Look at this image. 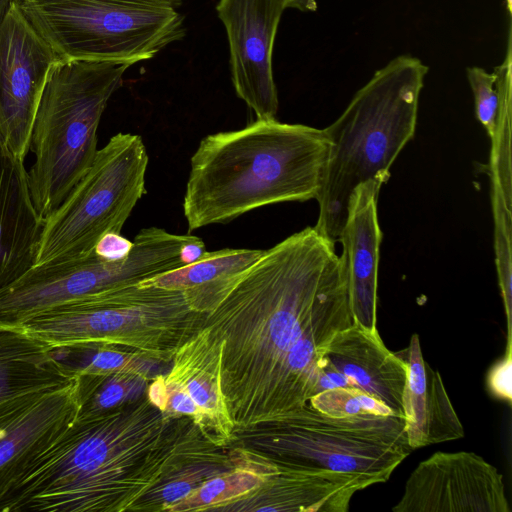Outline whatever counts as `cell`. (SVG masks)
I'll return each mask as SVG.
<instances>
[{"label": "cell", "mask_w": 512, "mask_h": 512, "mask_svg": "<svg viewBox=\"0 0 512 512\" xmlns=\"http://www.w3.org/2000/svg\"><path fill=\"white\" fill-rule=\"evenodd\" d=\"M347 289L335 243L306 227L266 250L204 313L221 342V388L234 425L283 415L289 354L318 312Z\"/></svg>", "instance_id": "obj_1"}, {"label": "cell", "mask_w": 512, "mask_h": 512, "mask_svg": "<svg viewBox=\"0 0 512 512\" xmlns=\"http://www.w3.org/2000/svg\"><path fill=\"white\" fill-rule=\"evenodd\" d=\"M149 399L98 417L74 420L33 471L0 502V512L127 510L159 484L168 424Z\"/></svg>", "instance_id": "obj_2"}, {"label": "cell", "mask_w": 512, "mask_h": 512, "mask_svg": "<svg viewBox=\"0 0 512 512\" xmlns=\"http://www.w3.org/2000/svg\"><path fill=\"white\" fill-rule=\"evenodd\" d=\"M328 151L324 129L276 118L207 135L190 160L183 199L188 230L267 205L316 199Z\"/></svg>", "instance_id": "obj_3"}, {"label": "cell", "mask_w": 512, "mask_h": 512, "mask_svg": "<svg viewBox=\"0 0 512 512\" xmlns=\"http://www.w3.org/2000/svg\"><path fill=\"white\" fill-rule=\"evenodd\" d=\"M427 72L428 67L416 57H395L374 73L339 118L324 129L329 151L316 197L319 214L314 227L334 243L356 187L368 180L385 184L394 160L413 138Z\"/></svg>", "instance_id": "obj_4"}, {"label": "cell", "mask_w": 512, "mask_h": 512, "mask_svg": "<svg viewBox=\"0 0 512 512\" xmlns=\"http://www.w3.org/2000/svg\"><path fill=\"white\" fill-rule=\"evenodd\" d=\"M131 65L59 59L52 66L34 118L30 150L35 161L28 172L32 200L43 220L94 160L102 114Z\"/></svg>", "instance_id": "obj_5"}, {"label": "cell", "mask_w": 512, "mask_h": 512, "mask_svg": "<svg viewBox=\"0 0 512 512\" xmlns=\"http://www.w3.org/2000/svg\"><path fill=\"white\" fill-rule=\"evenodd\" d=\"M61 59L122 61L154 57L183 37L176 0H16Z\"/></svg>", "instance_id": "obj_6"}, {"label": "cell", "mask_w": 512, "mask_h": 512, "mask_svg": "<svg viewBox=\"0 0 512 512\" xmlns=\"http://www.w3.org/2000/svg\"><path fill=\"white\" fill-rule=\"evenodd\" d=\"M148 154L141 136L118 133L43 221L34 265L83 258L108 232L121 233L145 194Z\"/></svg>", "instance_id": "obj_7"}, {"label": "cell", "mask_w": 512, "mask_h": 512, "mask_svg": "<svg viewBox=\"0 0 512 512\" xmlns=\"http://www.w3.org/2000/svg\"><path fill=\"white\" fill-rule=\"evenodd\" d=\"M266 446L281 465L386 482L412 452L397 416L329 417L309 403L268 422Z\"/></svg>", "instance_id": "obj_8"}, {"label": "cell", "mask_w": 512, "mask_h": 512, "mask_svg": "<svg viewBox=\"0 0 512 512\" xmlns=\"http://www.w3.org/2000/svg\"><path fill=\"white\" fill-rule=\"evenodd\" d=\"M183 239L157 227L144 228L127 258L87 257L34 265L0 288V328H15L36 314L92 295L125 288L183 266Z\"/></svg>", "instance_id": "obj_9"}, {"label": "cell", "mask_w": 512, "mask_h": 512, "mask_svg": "<svg viewBox=\"0 0 512 512\" xmlns=\"http://www.w3.org/2000/svg\"><path fill=\"white\" fill-rule=\"evenodd\" d=\"M197 314L180 291L136 284L49 309L15 328L50 345L100 342L131 346L156 359L166 332L176 324H188Z\"/></svg>", "instance_id": "obj_10"}, {"label": "cell", "mask_w": 512, "mask_h": 512, "mask_svg": "<svg viewBox=\"0 0 512 512\" xmlns=\"http://www.w3.org/2000/svg\"><path fill=\"white\" fill-rule=\"evenodd\" d=\"M61 58L12 5L0 25V130L25 159L38 104L52 66Z\"/></svg>", "instance_id": "obj_11"}, {"label": "cell", "mask_w": 512, "mask_h": 512, "mask_svg": "<svg viewBox=\"0 0 512 512\" xmlns=\"http://www.w3.org/2000/svg\"><path fill=\"white\" fill-rule=\"evenodd\" d=\"M77 411L75 378L0 403V502L56 444Z\"/></svg>", "instance_id": "obj_12"}, {"label": "cell", "mask_w": 512, "mask_h": 512, "mask_svg": "<svg viewBox=\"0 0 512 512\" xmlns=\"http://www.w3.org/2000/svg\"><path fill=\"white\" fill-rule=\"evenodd\" d=\"M393 512H510L503 475L474 452L438 451L408 477Z\"/></svg>", "instance_id": "obj_13"}, {"label": "cell", "mask_w": 512, "mask_h": 512, "mask_svg": "<svg viewBox=\"0 0 512 512\" xmlns=\"http://www.w3.org/2000/svg\"><path fill=\"white\" fill-rule=\"evenodd\" d=\"M286 8V0H220L216 7L229 41L236 94L256 118H276L278 111L272 51Z\"/></svg>", "instance_id": "obj_14"}, {"label": "cell", "mask_w": 512, "mask_h": 512, "mask_svg": "<svg viewBox=\"0 0 512 512\" xmlns=\"http://www.w3.org/2000/svg\"><path fill=\"white\" fill-rule=\"evenodd\" d=\"M382 185L368 180L356 187L350 198L346 222L338 242L353 319L377 328V279L382 232L377 200Z\"/></svg>", "instance_id": "obj_15"}, {"label": "cell", "mask_w": 512, "mask_h": 512, "mask_svg": "<svg viewBox=\"0 0 512 512\" xmlns=\"http://www.w3.org/2000/svg\"><path fill=\"white\" fill-rule=\"evenodd\" d=\"M156 380L195 405V425L212 442L230 439L234 425L221 388V342L209 327L177 347L171 370Z\"/></svg>", "instance_id": "obj_16"}, {"label": "cell", "mask_w": 512, "mask_h": 512, "mask_svg": "<svg viewBox=\"0 0 512 512\" xmlns=\"http://www.w3.org/2000/svg\"><path fill=\"white\" fill-rule=\"evenodd\" d=\"M323 361L404 418L402 395L408 365L386 347L377 328H368L353 319L350 326L333 336Z\"/></svg>", "instance_id": "obj_17"}, {"label": "cell", "mask_w": 512, "mask_h": 512, "mask_svg": "<svg viewBox=\"0 0 512 512\" xmlns=\"http://www.w3.org/2000/svg\"><path fill=\"white\" fill-rule=\"evenodd\" d=\"M24 160L0 130V288L34 266L43 227Z\"/></svg>", "instance_id": "obj_18"}, {"label": "cell", "mask_w": 512, "mask_h": 512, "mask_svg": "<svg viewBox=\"0 0 512 512\" xmlns=\"http://www.w3.org/2000/svg\"><path fill=\"white\" fill-rule=\"evenodd\" d=\"M397 353L408 365L402 408L410 448L463 438L464 427L441 375L423 358L419 336L413 334L409 346Z\"/></svg>", "instance_id": "obj_19"}, {"label": "cell", "mask_w": 512, "mask_h": 512, "mask_svg": "<svg viewBox=\"0 0 512 512\" xmlns=\"http://www.w3.org/2000/svg\"><path fill=\"white\" fill-rule=\"evenodd\" d=\"M265 251L232 248L206 251L192 264L144 279L137 285L180 291L192 311L204 314L232 289Z\"/></svg>", "instance_id": "obj_20"}, {"label": "cell", "mask_w": 512, "mask_h": 512, "mask_svg": "<svg viewBox=\"0 0 512 512\" xmlns=\"http://www.w3.org/2000/svg\"><path fill=\"white\" fill-rule=\"evenodd\" d=\"M50 346L20 329L0 328V403L74 379L54 364Z\"/></svg>", "instance_id": "obj_21"}, {"label": "cell", "mask_w": 512, "mask_h": 512, "mask_svg": "<svg viewBox=\"0 0 512 512\" xmlns=\"http://www.w3.org/2000/svg\"><path fill=\"white\" fill-rule=\"evenodd\" d=\"M49 355L57 368L67 377L129 372L145 377L155 363L152 357L128 354L100 342H73L51 345Z\"/></svg>", "instance_id": "obj_22"}, {"label": "cell", "mask_w": 512, "mask_h": 512, "mask_svg": "<svg viewBox=\"0 0 512 512\" xmlns=\"http://www.w3.org/2000/svg\"><path fill=\"white\" fill-rule=\"evenodd\" d=\"M147 377L129 372L80 375L75 378L78 405L76 420L107 414L137 399L146 387Z\"/></svg>", "instance_id": "obj_23"}, {"label": "cell", "mask_w": 512, "mask_h": 512, "mask_svg": "<svg viewBox=\"0 0 512 512\" xmlns=\"http://www.w3.org/2000/svg\"><path fill=\"white\" fill-rule=\"evenodd\" d=\"M273 464L262 470L242 468L233 472H223L204 481L182 500L169 506L166 511H192L225 505L243 497L259 487L265 476L275 468Z\"/></svg>", "instance_id": "obj_24"}, {"label": "cell", "mask_w": 512, "mask_h": 512, "mask_svg": "<svg viewBox=\"0 0 512 512\" xmlns=\"http://www.w3.org/2000/svg\"><path fill=\"white\" fill-rule=\"evenodd\" d=\"M308 403L329 417L396 416L384 403L357 387H337L313 395ZM398 417V416H397Z\"/></svg>", "instance_id": "obj_25"}, {"label": "cell", "mask_w": 512, "mask_h": 512, "mask_svg": "<svg viewBox=\"0 0 512 512\" xmlns=\"http://www.w3.org/2000/svg\"><path fill=\"white\" fill-rule=\"evenodd\" d=\"M223 472L211 464H195L186 467L183 472L171 473L167 480H162L157 486L147 492L140 504L147 506H160V510H166L172 504L182 500L207 479Z\"/></svg>", "instance_id": "obj_26"}, {"label": "cell", "mask_w": 512, "mask_h": 512, "mask_svg": "<svg viewBox=\"0 0 512 512\" xmlns=\"http://www.w3.org/2000/svg\"><path fill=\"white\" fill-rule=\"evenodd\" d=\"M467 79L474 96L475 114L487 131L490 139L497 128L499 113V94L496 87V75L481 67H469Z\"/></svg>", "instance_id": "obj_27"}, {"label": "cell", "mask_w": 512, "mask_h": 512, "mask_svg": "<svg viewBox=\"0 0 512 512\" xmlns=\"http://www.w3.org/2000/svg\"><path fill=\"white\" fill-rule=\"evenodd\" d=\"M512 343L506 342L503 357L493 365L487 377V385L497 398L511 403L512 399Z\"/></svg>", "instance_id": "obj_28"}, {"label": "cell", "mask_w": 512, "mask_h": 512, "mask_svg": "<svg viewBox=\"0 0 512 512\" xmlns=\"http://www.w3.org/2000/svg\"><path fill=\"white\" fill-rule=\"evenodd\" d=\"M133 242L118 232H108L96 243L93 253L105 261H121L128 257Z\"/></svg>", "instance_id": "obj_29"}, {"label": "cell", "mask_w": 512, "mask_h": 512, "mask_svg": "<svg viewBox=\"0 0 512 512\" xmlns=\"http://www.w3.org/2000/svg\"><path fill=\"white\" fill-rule=\"evenodd\" d=\"M205 252L204 242L196 236H191L182 246L180 256L184 265H188L199 260Z\"/></svg>", "instance_id": "obj_30"}, {"label": "cell", "mask_w": 512, "mask_h": 512, "mask_svg": "<svg viewBox=\"0 0 512 512\" xmlns=\"http://www.w3.org/2000/svg\"><path fill=\"white\" fill-rule=\"evenodd\" d=\"M287 8H295L300 11H315L317 8L316 0H286Z\"/></svg>", "instance_id": "obj_31"}, {"label": "cell", "mask_w": 512, "mask_h": 512, "mask_svg": "<svg viewBox=\"0 0 512 512\" xmlns=\"http://www.w3.org/2000/svg\"><path fill=\"white\" fill-rule=\"evenodd\" d=\"M16 0H0V25Z\"/></svg>", "instance_id": "obj_32"}, {"label": "cell", "mask_w": 512, "mask_h": 512, "mask_svg": "<svg viewBox=\"0 0 512 512\" xmlns=\"http://www.w3.org/2000/svg\"><path fill=\"white\" fill-rule=\"evenodd\" d=\"M507 9L509 12L512 10V0H506Z\"/></svg>", "instance_id": "obj_33"}]
</instances>
